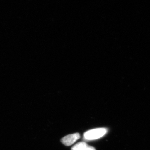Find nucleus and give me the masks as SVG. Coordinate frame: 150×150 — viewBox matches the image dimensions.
Wrapping results in <instances>:
<instances>
[{
	"mask_svg": "<svg viewBox=\"0 0 150 150\" xmlns=\"http://www.w3.org/2000/svg\"><path fill=\"white\" fill-rule=\"evenodd\" d=\"M80 138V135L79 133L70 134L63 137L61 142L65 146H69L73 144L75 142Z\"/></svg>",
	"mask_w": 150,
	"mask_h": 150,
	"instance_id": "nucleus-2",
	"label": "nucleus"
},
{
	"mask_svg": "<svg viewBox=\"0 0 150 150\" xmlns=\"http://www.w3.org/2000/svg\"><path fill=\"white\" fill-rule=\"evenodd\" d=\"M85 150H96V149L93 147L88 145Z\"/></svg>",
	"mask_w": 150,
	"mask_h": 150,
	"instance_id": "nucleus-4",
	"label": "nucleus"
},
{
	"mask_svg": "<svg viewBox=\"0 0 150 150\" xmlns=\"http://www.w3.org/2000/svg\"><path fill=\"white\" fill-rule=\"evenodd\" d=\"M107 132L108 129L106 128L91 129L85 132L84 134L83 137L86 140H96L104 136Z\"/></svg>",
	"mask_w": 150,
	"mask_h": 150,
	"instance_id": "nucleus-1",
	"label": "nucleus"
},
{
	"mask_svg": "<svg viewBox=\"0 0 150 150\" xmlns=\"http://www.w3.org/2000/svg\"><path fill=\"white\" fill-rule=\"evenodd\" d=\"M88 145L84 142H79L71 148V150H85Z\"/></svg>",
	"mask_w": 150,
	"mask_h": 150,
	"instance_id": "nucleus-3",
	"label": "nucleus"
}]
</instances>
